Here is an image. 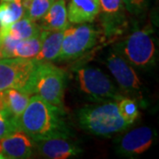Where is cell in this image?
<instances>
[{"instance_id": "obj_16", "label": "cell", "mask_w": 159, "mask_h": 159, "mask_svg": "<svg viewBox=\"0 0 159 159\" xmlns=\"http://www.w3.org/2000/svg\"><path fill=\"white\" fill-rule=\"evenodd\" d=\"M31 96L20 89H8L3 91L6 112L11 119L18 120L26 109ZM19 125V124H18Z\"/></svg>"}, {"instance_id": "obj_9", "label": "cell", "mask_w": 159, "mask_h": 159, "mask_svg": "<svg viewBox=\"0 0 159 159\" xmlns=\"http://www.w3.org/2000/svg\"><path fill=\"white\" fill-rule=\"evenodd\" d=\"M36 66L34 59L18 57L0 59V92L8 89H24Z\"/></svg>"}, {"instance_id": "obj_8", "label": "cell", "mask_w": 159, "mask_h": 159, "mask_svg": "<svg viewBox=\"0 0 159 159\" xmlns=\"http://www.w3.org/2000/svg\"><path fill=\"white\" fill-rule=\"evenodd\" d=\"M156 140V131L149 126H140L126 130L124 134L118 137L115 140V150L121 157L134 158L148 150Z\"/></svg>"}, {"instance_id": "obj_17", "label": "cell", "mask_w": 159, "mask_h": 159, "mask_svg": "<svg viewBox=\"0 0 159 159\" xmlns=\"http://www.w3.org/2000/svg\"><path fill=\"white\" fill-rule=\"evenodd\" d=\"M42 29L37 22L27 17H22L6 29H0V34H9L19 40H24L39 35Z\"/></svg>"}, {"instance_id": "obj_12", "label": "cell", "mask_w": 159, "mask_h": 159, "mask_svg": "<svg viewBox=\"0 0 159 159\" xmlns=\"http://www.w3.org/2000/svg\"><path fill=\"white\" fill-rule=\"evenodd\" d=\"M70 138H51L47 140L35 141L34 148L45 158L66 159L78 157L82 149Z\"/></svg>"}, {"instance_id": "obj_2", "label": "cell", "mask_w": 159, "mask_h": 159, "mask_svg": "<svg viewBox=\"0 0 159 159\" xmlns=\"http://www.w3.org/2000/svg\"><path fill=\"white\" fill-rule=\"evenodd\" d=\"M76 119L82 130L95 136L107 138L125 132L132 125L121 117L114 101L86 105L77 111Z\"/></svg>"}, {"instance_id": "obj_14", "label": "cell", "mask_w": 159, "mask_h": 159, "mask_svg": "<svg viewBox=\"0 0 159 159\" xmlns=\"http://www.w3.org/2000/svg\"><path fill=\"white\" fill-rule=\"evenodd\" d=\"M42 30L60 31L69 26L66 0H55L44 16L37 21Z\"/></svg>"}, {"instance_id": "obj_22", "label": "cell", "mask_w": 159, "mask_h": 159, "mask_svg": "<svg viewBox=\"0 0 159 159\" xmlns=\"http://www.w3.org/2000/svg\"><path fill=\"white\" fill-rule=\"evenodd\" d=\"M151 0H123L126 11L131 15L141 17L147 10Z\"/></svg>"}, {"instance_id": "obj_15", "label": "cell", "mask_w": 159, "mask_h": 159, "mask_svg": "<svg viewBox=\"0 0 159 159\" xmlns=\"http://www.w3.org/2000/svg\"><path fill=\"white\" fill-rule=\"evenodd\" d=\"M43 41L39 53L34 57L36 62H53L58 57L61 50L64 30L45 31L43 30Z\"/></svg>"}, {"instance_id": "obj_13", "label": "cell", "mask_w": 159, "mask_h": 159, "mask_svg": "<svg viewBox=\"0 0 159 159\" xmlns=\"http://www.w3.org/2000/svg\"><path fill=\"white\" fill-rule=\"evenodd\" d=\"M67 18L71 24L92 23L100 11L99 0H70Z\"/></svg>"}, {"instance_id": "obj_25", "label": "cell", "mask_w": 159, "mask_h": 159, "mask_svg": "<svg viewBox=\"0 0 159 159\" xmlns=\"http://www.w3.org/2000/svg\"><path fill=\"white\" fill-rule=\"evenodd\" d=\"M2 58H5V55H4V52L2 50V47L0 45V59H2Z\"/></svg>"}, {"instance_id": "obj_19", "label": "cell", "mask_w": 159, "mask_h": 159, "mask_svg": "<svg viewBox=\"0 0 159 159\" xmlns=\"http://www.w3.org/2000/svg\"><path fill=\"white\" fill-rule=\"evenodd\" d=\"M43 30L37 36L20 40L12 51V57L34 59L39 53L42 41H43Z\"/></svg>"}, {"instance_id": "obj_23", "label": "cell", "mask_w": 159, "mask_h": 159, "mask_svg": "<svg viewBox=\"0 0 159 159\" xmlns=\"http://www.w3.org/2000/svg\"><path fill=\"white\" fill-rule=\"evenodd\" d=\"M16 130H20L18 122L6 113V111L0 113V140Z\"/></svg>"}, {"instance_id": "obj_1", "label": "cell", "mask_w": 159, "mask_h": 159, "mask_svg": "<svg viewBox=\"0 0 159 159\" xmlns=\"http://www.w3.org/2000/svg\"><path fill=\"white\" fill-rule=\"evenodd\" d=\"M65 115V109L33 95L18 124L20 130L26 133L34 142L51 138H71L72 132Z\"/></svg>"}, {"instance_id": "obj_11", "label": "cell", "mask_w": 159, "mask_h": 159, "mask_svg": "<svg viewBox=\"0 0 159 159\" xmlns=\"http://www.w3.org/2000/svg\"><path fill=\"white\" fill-rule=\"evenodd\" d=\"M34 148V141L21 130L14 131L0 140V153L5 158H30Z\"/></svg>"}, {"instance_id": "obj_4", "label": "cell", "mask_w": 159, "mask_h": 159, "mask_svg": "<svg viewBox=\"0 0 159 159\" xmlns=\"http://www.w3.org/2000/svg\"><path fill=\"white\" fill-rule=\"evenodd\" d=\"M113 51L124 57L133 67L149 70L156 66L157 50L151 30L134 29L113 46Z\"/></svg>"}, {"instance_id": "obj_7", "label": "cell", "mask_w": 159, "mask_h": 159, "mask_svg": "<svg viewBox=\"0 0 159 159\" xmlns=\"http://www.w3.org/2000/svg\"><path fill=\"white\" fill-rule=\"evenodd\" d=\"M102 30L91 23L74 24L64 30L61 50L57 60L69 61L81 57L97 43Z\"/></svg>"}, {"instance_id": "obj_18", "label": "cell", "mask_w": 159, "mask_h": 159, "mask_svg": "<svg viewBox=\"0 0 159 159\" xmlns=\"http://www.w3.org/2000/svg\"><path fill=\"white\" fill-rule=\"evenodd\" d=\"M22 17H24V8L21 0L0 3V29H6Z\"/></svg>"}, {"instance_id": "obj_21", "label": "cell", "mask_w": 159, "mask_h": 159, "mask_svg": "<svg viewBox=\"0 0 159 159\" xmlns=\"http://www.w3.org/2000/svg\"><path fill=\"white\" fill-rule=\"evenodd\" d=\"M117 105L121 117L129 125L134 124L139 118V105L134 99L124 97L117 102Z\"/></svg>"}, {"instance_id": "obj_6", "label": "cell", "mask_w": 159, "mask_h": 159, "mask_svg": "<svg viewBox=\"0 0 159 159\" xmlns=\"http://www.w3.org/2000/svg\"><path fill=\"white\" fill-rule=\"evenodd\" d=\"M105 64L111 74L113 75L121 93L134 99L140 107H147L145 89L134 67L118 53L109 51L105 58Z\"/></svg>"}, {"instance_id": "obj_20", "label": "cell", "mask_w": 159, "mask_h": 159, "mask_svg": "<svg viewBox=\"0 0 159 159\" xmlns=\"http://www.w3.org/2000/svg\"><path fill=\"white\" fill-rule=\"evenodd\" d=\"M55 0H21L24 17L37 22L44 16Z\"/></svg>"}, {"instance_id": "obj_10", "label": "cell", "mask_w": 159, "mask_h": 159, "mask_svg": "<svg viewBox=\"0 0 159 159\" xmlns=\"http://www.w3.org/2000/svg\"><path fill=\"white\" fill-rule=\"evenodd\" d=\"M102 34L106 40L121 34L127 27V17L123 0H99Z\"/></svg>"}, {"instance_id": "obj_5", "label": "cell", "mask_w": 159, "mask_h": 159, "mask_svg": "<svg viewBox=\"0 0 159 159\" xmlns=\"http://www.w3.org/2000/svg\"><path fill=\"white\" fill-rule=\"evenodd\" d=\"M74 73L80 91L94 102H118L125 97L111 77L101 69L80 66L74 69Z\"/></svg>"}, {"instance_id": "obj_26", "label": "cell", "mask_w": 159, "mask_h": 159, "mask_svg": "<svg viewBox=\"0 0 159 159\" xmlns=\"http://www.w3.org/2000/svg\"><path fill=\"white\" fill-rule=\"evenodd\" d=\"M0 159H6L5 158V157H4V156H3L1 153H0Z\"/></svg>"}, {"instance_id": "obj_27", "label": "cell", "mask_w": 159, "mask_h": 159, "mask_svg": "<svg viewBox=\"0 0 159 159\" xmlns=\"http://www.w3.org/2000/svg\"><path fill=\"white\" fill-rule=\"evenodd\" d=\"M3 1H10V0H1V2H3Z\"/></svg>"}, {"instance_id": "obj_3", "label": "cell", "mask_w": 159, "mask_h": 159, "mask_svg": "<svg viewBox=\"0 0 159 159\" xmlns=\"http://www.w3.org/2000/svg\"><path fill=\"white\" fill-rule=\"evenodd\" d=\"M66 73L51 62H36L23 90L30 96L37 95L59 108L64 107Z\"/></svg>"}, {"instance_id": "obj_24", "label": "cell", "mask_w": 159, "mask_h": 159, "mask_svg": "<svg viewBox=\"0 0 159 159\" xmlns=\"http://www.w3.org/2000/svg\"><path fill=\"white\" fill-rule=\"evenodd\" d=\"M5 111V105H4V100H3V91L0 92V113Z\"/></svg>"}]
</instances>
